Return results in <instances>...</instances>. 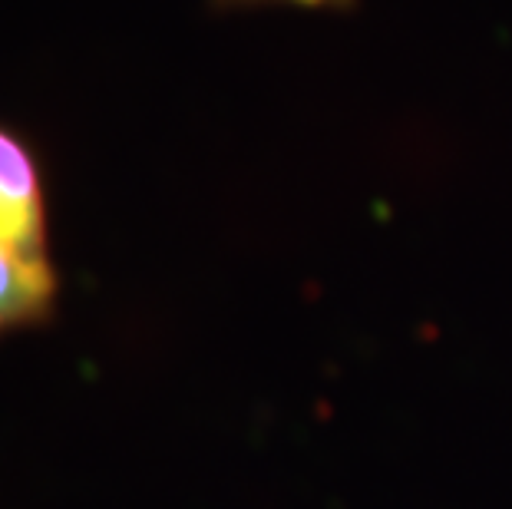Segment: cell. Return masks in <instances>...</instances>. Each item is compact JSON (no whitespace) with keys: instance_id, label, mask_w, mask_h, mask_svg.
Listing matches in <instances>:
<instances>
[{"instance_id":"obj_3","label":"cell","mask_w":512,"mask_h":509,"mask_svg":"<svg viewBox=\"0 0 512 509\" xmlns=\"http://www.w3.org/2000/svg\"><path fill=\"white\" fill-rule=\"evenodd\" d=\"M219 7H301V10H351L357 0H212Z\"/></svg>"},{"instance_id":"obj_2","label":"cell","mask_w":512,"mask_h":509,"mask_svg":"<svg viewBox=\"0 0 512 509\" xmlns=\"http://www.w3.org/2000/svg\"><path fill=\"white\" fill-rule=\"evenodd\" d=\"M57 288L53 262H34L0 242V334L47 321L57 305Z\"/></svg>"},{"instance_id":"obj_1","label":"cell","mask_w":512,"mask_h":509,"mask_svg":"<svg viewBox=\"0 0 512 509\" xmlns=\"http://www.w3.org/2000/svg\"><path fill=\"white\" fill-rule=\"evenodd\" d=\"M0 242L34 262H50L40 162L34 146L7 123H0Z\"/></svg>"}]
</instances>
